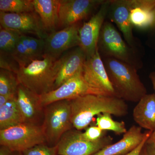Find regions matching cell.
I'll use <instances>...</instances> for the list:
<instances>
[{"mask_svg": "<svg viewBox=\"0 0 155 155\" xmlns=\"http://www.w3.org/2000/svg\"><path fill=\"white\" fill-rule=\"evenodd\" d=\"M80 130L67 131L58 143V155H93L112 144L113 138L106 135L97 141L89 142L81 138Z\"/></svg>", "mask_w": 155, "mask_h": 155, "instance_id": "52a82bcc", "label": "cell"}, {"mask_svg": "<svg viewBox=\"0 0 155 155\" xmlns=\"http://www.w3.org/2000/svg\"><path fill=\"white\" fill-rule=\"evenodd\" d=\"M62 64L54 85V90L58 88L64 82L81 73L87 59L85 53L80 47L62 56Z\"/></svg>", "mask_w": 155, "mask_h": 155, "instance_id": "ac0fdd59", "label": "cell"}, {"mask_svg": "<svg viewBox=\"0 0 155 155\" xmlns=\"http://www.w3.org/2000/svg\"><path fill=\"white\" fill-rule=\"evenodd\" d=\"M23 34L16 31L0 28V51L1 53L11 55L17 46L20 37Z\"/></svg>", "mask_w": 155, "mask_h": 155, "instance_id": "603a6c76", "label": "cell"}, {"mask_svg": "<svg viewBox=\"0 0 155 155\" xmlns=\"http://www.w3.org/2000/svg\"><path fill=\"white\" fill-rule=\"evenodd\" d=\"M24 123L18 104L17 95L0 107V130Z\"/></svg>", "mask_w": 155, "mask_h": 155, "instance_id": "7402d4cb", "label": "cell"}, {"mask_svg": "<svg viewBox=\"0 0 155 155\" xmlns=\"http://www.w3.org/2000/svg\"><path fill=\"white\" fill-rule=\"evenodd\" d=\"M17 104L24 123L42 126L44 119V107L40 96L19 84L17 94Z\"/></svg>", "mask_w": 155, "mask_h": 155, "instance_id": "9a60e30c", "label": "cell"}, {"mask_svg": "<svg viewBox=\"0 0 155 155\" xmlns=\"http://www.w3.org/2000/svg\"><path fill=\"white\" fill-rule=\"evenodd\" d=\"M155 8V0H132L130 19L133 28L148 30Z\"/></svg>", "mask_w": 155, "mask_h": 155, "instance_id": "44dd1931", "label": "cell"}, {"mask_svg": "<svg viewBox=\"0 0 155 155\" xmlns=\"http://www.w3.org/2000/svg\"><path fill=\"white\" fill-rule=\"evenodd\" d=\"M144 148L147 155H155V139L152 134L147 140Z\"/></svg>", "mask_w": 155, "mask_h": 155, "instance_id": "4dcf8cb0", "label": "cell"}, {"mask_svg": "<svg viewBox=\"0 0 155 155\" xmlns=\"http://www.w3.org/2000/svg\"><path fill=\"white\" fill-rule=\"evenodd\" d=\"M41 126L47 144L57 146L64 134L73 127L70 100L58 101L45 106Z\"/></svg>", "mask_w": 155, "mask_h": 155, "instance_id": "5b68a950", "label": "cell"}, {"mask_svg": "<svg viewBox=\"0 0 155 155\" xmlns=\"http://www.w3.org/2000/svg\"><path fill=\"white\" fill-rule=\"evenodd\" d=\"M12 151L8 147L2 145L0 147V155H10Z\"/></svg>", "mask_w": 155, "mask_h": 155, "instance_id": "836d02e7", "label": "cell"}, {"mask_svg": "<svg viewBox=\"0 0 155 155\" xmlns=\"http://www.w3.org/2000/svg\"><path fill=\"white\" fill-rule=\"evenodd\" d=\"M19 84L16 73L1 69L0 95L17 94Z\"/></svg>", "mask_w": 155, "mask_h": 155, "instance_id": "cb8c5ba5", "label": "cell"}, {"mask_svg": "<svg viewBox=\"0 0 155 155\" xmlns=\"http://www.w3.org/2000/svg\"><path fill=\"white\" fill-rule=\"evenodd\" d=\"M17 94L5 95H0V107L5 104L11 99L16 96Z\"/></svg>", "mask_w": 155, "mask_h": 155, "instance_id": "d6a6232c", "label": "cell"}, {"mask_svg": "<svg viewBox=\"0 0 155 155\" xmlns=\"http://www.w3.org/2000/svg\"><path fill=\"white\" fill-rule=\"evenodd\" d=\"M10 155H24L22 152L12 151Z\"/></svg>", "mask_w": 155, "mask_h": 155, "instance_id": "d590c367", "label": "cell"}, {"mask_svg": "<svg viewBox=\"0 0 155 155\" xmlns=\"http://www.w3.org/2000/svg\"><path fill=\"white\" fill-rule=\"evenodd\" d=\"M110 3V0H106L97 13L79 28V47L85 53L87 58L93 56L97 51L98 41L102 27L107 16Z\"/></svg>", "mask_w": 155, "mask_h": 155, "instance_id": "9c48e42d", "label": "cell"}, {"mask_svg": "<svg viewBox=\"0 0 155 155\" xmlns=\"http://www.w3.org/2000/svg\"><path fill=\"white\" fill-rule=\"evenodd\" d=\"M97 49L101 58H114L131 65L137 70L143 66L142 51L130 47L110 21L106 20L103 24L98 41Z\"/></svg>", "mask_w": 155, "mask_h": 155, "instance_id": "277c9868", "label": "cell"}, {"mask_svg": "<svg viewBox=\"0 0 155 155\" xmlns=\"http://www.w3.org/2000/svg\"><path fill=\"white\" fill-rule=\"evenodd\" d=\"M134 120L138 126L153 132L155 130V94L141 98L133 111Z\"/></svg>", "mask_w": 155, "mask_h": 155, "instance_id": "d6986e66", "label": "cell"}, {"mask_svg": "<svg viewBox=\"0 0 155 155\" xmlns=\"http://www.w3.org/2000/svg\"><path fill=\"white\" fill-rule=\"evenodd\" d=\"M107 131L103 130L97 125L87 127L84 132H79L81 138L89 142H96L100 140L105 136Z\"/></svg>", "mask_w": 155, "mask_h": 155, "instance_id": "83f0119b", "label": "cell"}, {"mask_svg": "<svg viewBox=\"0 0 155 155\" xmlns=\"http://www.w3.org/2000/svg\"><path fill=\"white\" fill-rule=\"evenodd\" d=\"M88 94L103 95L87 83L81 72L71 78L58 88L41 96V101L45 107L54 102L71 100Z\"/></svg>", "mask_w": 155, "mask_h": 155, "instance_id": "7c38bea8", "label": "cell"}, {"mask_svg": "<svg viewBox=\"0 0 155 155\" xmlns=\"http://www.w3.org/2000/svg\"><path fill=\"white\" fill-rule=\"evenodd\" d=\"M140 155H147V153L145 149L144 146L143 147V149L142 150Z\"/></svg>", "mask_w": 155, "mask_h": 155, "instance_id": "8d00e7d4", "label": "cell"}, {"mask_svg": "<svg viewBox=\"0 0 155 155\" xmlns=\"http://www.w3.org/2000/svg\"><path fill=\"white\" fill-rule=\"evenodd\" d=\"M101 58L116 96L125 101L137 103L147 94L137 69L114 58Z\"/></svg>", "mask_w": 155, "mask_h": 155, "instance_id": "3957f363", "label": "cell"}, {"mask_svg": "<svg viewBox=\"0 0 155 155\" xmlns=\"http://www.w3.org/2000/svg\"><path fill=\"white\" fill-rule=\"evenodd\" d=\"M45 143L41 126L22 123L0 130V145L8 147L12 151L23 152Z\"/></svg>", "mask_w": 155, "mask_h": 155, "instance_id": "8992f818", "label": "cell"}, {"mask_svg": "<svg viewBox=\"0 0 155 155\" xmlns=\"http://www.w3.org/2000/svg\"><path fill=\"white\" fill-rule=\"evenodd\" d=\"M62 57L56 59L44 54L41 59L19 67L17 74L19 84L39 96L54 90L62 64Z\"/></svg>", "mask_w": 155, "mask_h": 155, "instance_id": "7a4b0ae2", "label": "cell"}, {"mask_svg": "<svg viewBox=\"0 0 155 155\" xmlns=\"http://www.w3.org/2000/svg\"><path fill=\"white\" fill-rule=\"evenodd\" d=\"M80 22L49 34L45 40V54L58 59L64 52L79 46Z\"/></svg>", "mask_w": 155, "mask_h": 155, "instance_id": "5bb4252c", "label": "cell"}, {"mask_svg": "<svg viewBox=\"0 0 155 155\" xmlns=\"http://www.w3.org/2000/svg\"><path fill=\"white\" fill-rule=\"evenodd\" d=\"M148 43L150 46L155 48V8L153 12L152 22L149 29Z\"/></svg>", "mask_w": 155, "mask_h": 155, "instance_id": "f546056e", "label": "cell"}, {"mask_svg": "<svg viewBox=\"0 0 155 155\" xmlns=\"http://www.w3.org/2000/svg\"><path fill=\"white\" fill-rule=\"evenodd\" d=\"M24 155H58V145L51 147L46 143L37 145L22 152Z\"/></svg>", "mask_w": 155, "mask_h": 155, "instance_id": "4316f807", "label": "cell"}, {"mask_svg": "<svg viewBox=\"0 0 155 155\" xmlns=\"http://www.w3.org/2000/svg\"><path fill=\"white\" fill-rule=\"evenodd\" d=\"M60 0H32L34 10L48 33L56 31L59 24Z\"/></svg>", "mask_w": 155, "mask_h": 155, "instance_id": "ffe728a7", "label": "cell"}, {"mask_svg": "<svg viewBox=\"0 0 155 155\" xmlns=\"http://www.w3.org/2000/svg\"><path fill=\"white\" fill-rule=\"evenodd\" d=\"M1 69H5L17 74L19 69V66L10 54L1 53L0 58Z\"/></svg>", "mask_w": 155, "mask_h": 155, "instance_id": "f1b7e54d", "label": "cell"}, {"mask_svg": "<svg viewBox=\"0 0 155 155\" xmlns=\"http://www.w3.org/2000/svg\"><path fill=\"white\" fill-rule=\"evenodd\" d=\"M110 114L104 113L97 116L96 125L103 130L113 131L118 135L123 134L127 131L125 122L114 121Z\"/></svg>", "mask_w": 155, "mask_h": 155, "instance_id": "d4e9b609", "label": "cell"}, {"mask_svg": "<svg viewBox=\"0 0 155 155\" xmlns=\"http://www.w3.org/2000/svg\"><path fill=\"white\" fill-rule=\"evenodd\" d=\"M152 134L153 136V137H154L155 139V130L154 131H153V132Z\"/></svg>", "mask_w": 155, "mask_h": 155, "instance_id": "74e56055", "label": "cell"}, {"mask_svg": "<svg viewBox=\"0 0 155 155\" xmlns=\"http://www.w3.org/2000/svg\"><path fill=\"white\" fill-rule=\"evenodd\" d=\"M82 74L87 83L103 95L117 97L98 50L86 59Z\"/></svg>", "mask_w": 155, "mask_h": 155, "instance_id": "4fadbf2b", "label": "cell"}, {"mask_svg": "<svg viewBox=\"0 0 155 155\" xmlns=\"http://www.w3.org/2000/svg\"><path fill=\"white\" fill-rule=\"evenodd\" d=\"M0 11L5 13H27L34 11L32 0H0Z\"/></svg>", "mask_w": 155, "mask_h": 155, "instance_id": "484cf974", "label": "cell"}, {"mask_svg": "<svg viewBox=\"0 0 155 155\" xmlns=\"http://www.w3.org/2000/svg\"><path fill=\"white\" fill-rule=\"evenodd\" d=\"M70 102L72 126L80 131L88 127L95 116L108 113L123 117L128 113L127 104L117 97L88 94L70 100Z\"/></svg>", "mask_w": 155, "mask_h": 155, "instance_id": "6da1fadb", "label": "cell"}, {"mask_svg": "<svg viewBox=\"0 0 155 155\" xmlns=\"http://www.w3.org/2000/svg\"><path fill=\"white\" fill-rule=\"evenodd\" d=\"M149 78L152 83L153 87L155 91V72H152L150 74Z\"/></svg>", "mask_w": 155, "mask_h": 155, "instance_id": "e575fe53", "label": "cell"}, {"mask_svg": "<svg viewBox=\"0 0 155 155\" xmlns=\"http://www.w3.org/2000/svg\"><path fill=\"white\" fill-rule=\"evenodd\" d=\"M150 131L147 130L143 133L141 127L132 125L119 141L105 147L93 155L127 154L138 146Z\"/></svg>", "mask_w": 155, "mask_h": 155, "instance_id": "e0dca14e", "label": "cell"}, {"mask_svg": "<svg viewBox=\"0 0 155 155\" xmlns=\"http://www.w3.org/2000/svg\"><path fill=\"white\" fill-rule=\"evenodd\" d=\"M106 0H60L58 27L63 28L86 19Z\"/></svg>", "mask_w": 155, "mask_h": 155, "instance_id": "30bf717a", "label": "cell"}, {"mask_svg": "<svg viewBox=\"0 0 155 155\" xmlns=\"http://www.w3.org/2000/svg\"><path fill=\"white\" fill-rule=\"evenodd\" d=\"M153 132L152 131H150L149 133L147 135L146 137L145 138L143 139L142 142L140 143L138 146L136 147L133 150L131 151L130 153H128L127 154L125 155H140V152H141L143 148V147L144 146V145L146 142L147 140L148 139L150 136L151 135Z\"/></svg>", "mask_w": 155, "mask_h": 155, "instance_id": "1f68e13d", "label": "cell"}, {"mask_svg": "<svg viewBox=\"0 0 155 155\" xmlns=\"http://www.w3.org/2000/svg\"><path fill=\"white\" fill-rule=\"evenodd\" d=\"M45 40L22 35L11 55L19 65L25 67L41 59L45 54Z\"/></svg>", "mask_w": 155, "mask_h": 155, "instance_id": "2e32d148", "label": "cell"}, {"mask_svg": "<svg viewBox=\"0 0 155 155\" xmlns=\"http://www.w3.org/2000/svg\"><path fill=\"white\" fill-rule=\"evenodd\" d=\"M0 23L3 28L16 31L23 35H34L42 39L45 40L49 35L35 11L20 14L1 12Z\"/></svg>", "mask_w": 155, "mask_h": 155, "instance_id": "ba28073f", "label": "cell"}, {"mask_svg": "<svg viewBox=\"0 0 155 155\" xmlns=\"http://www.w3.org/2000/svg\"><path fill=\"white\" fill-rule=\"evenodd\" d=\"M132 0H110L107 17L114 22L123 35L126 42L131 47L141 51L142 46L139 39L133 34V27L130 15Z\"/></svg>", "mask_w": 155, "mask_h": 155, "instance_id": "8fae6325", "label": "cell"}]
</instances>
